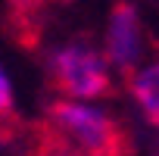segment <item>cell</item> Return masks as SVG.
I'll return each instance as SVG.
<instances>
[{"label": "cell", "mask_w": 159, "mask_h": 156, "mask_svg": "<svg viewBox=\"0 0 159 156\" xmlns=\"http://www.w3.org/2000/svg\"><path fill=\"white\" fill-rule=\"evenodd\" d=\"M128 91L140 109V116L159 128V62H150L143 69H134L128 75Z\"/></svg>", "instance_id": "277c9868"}, {"label": "cell", "mask_w": 159, "mask_h": 156, "mask_svg": "<svg viewBox=\"0 0 159 156\" xmlns=\"http://www.w3.org/2000/svg\"><path fill=\"white\" fill-rule=\"evenodd\" d=\"M50 3H69V0H50Z\"/></svg>", "instance_id": "8992f818"}, {"label": "cell", "mask_w": 159, "mask_h": 156, "mask_svg": "<svg viewBox=\"0 0 159 156\" xmlns=\"http://www.w3.org/2000/svg\"><path fill=\"white\" fill-rule=\"evenodd\" d=\"M13 106H16V100H13V85H10L3 66H0V119H10V116H13Z\"/></svg>", "instance_id": "5b68a950"}, {"label": "cell", "mask_w": 159, "mask_h": 156, "mask_svg": "<svg viewBox=\"0 0 159 156\" xmlns=\"http://www.w3.org/2000/svg\"><path fill=\"white\" fill-rule=\"evenodd\" d=\"M103 56L125 78L137 69V62L143 56L140 13H137L134 3H128V0H119L112 7V13H109V19H106V50H103Z\"/></svg>", "instance_id": "3957f363"}, {"label": "cell", "mask_w": 159, "mask_h": 156, "mask_svg": "<svg viewBox=\"0 0 159 156\" xmlns=\"http://www.w3.org/2000/svg\"><path fill=\"white\" fill-rule=\"evenodd\" d=\"M131 147L134 140L119 119H112L109 112L91 103L62 97L47 109L38 153L41 156H128Z\"/></svg>", "instance_id": "6da1fadb"}, {"label": "cell", "mask_w": 159, "mask_h": 156, "mask_svg": "<svg viewBox=\"0 0 159 156\" xmlns=\"http://www.w3.org/2000/svg\"><path fill=\"white\" fill-rule=\"evenodd\" d=\"M112 66L88 41H69L50 53V88L69 100H103L112 94Z\"/></svg>", "instance_id": "7a4b0ae2"}]
</instances>
